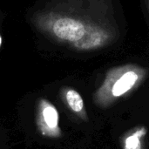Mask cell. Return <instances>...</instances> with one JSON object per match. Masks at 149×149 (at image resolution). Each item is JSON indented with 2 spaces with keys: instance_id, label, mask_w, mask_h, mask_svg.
Wrapping results in <instances>:
<instances>
[{
  "instance_id": "3",
  "label": "cell",
  "mask_w": 149,
  "mask_h": 149,
  "mask_svg": "<svg viewBox=\"0 0 149 149\" xmlns=\"http://www.w3.org/2000/svg\"><path fill=\"white\" fill-rule=\"evenodd\" d=\"M59 121L58 108L49 100L39 98L35 109V125L38 134L42 137L51 140L62 138L63 131Z\"/></svg>"
},
{
  "instance_id": "4",
  "label": "cell",
  "mask_w": 149,
  "mask_h": 149,
  "mask_svg": "<svg viewBox=\"0 0 149 149\" xmlns=\"http://www.w3.org/2000/svg\"><path fill=\"white\" fill-rule=\"evenodd\" d=\"M59 96L62 102L74 116L84 122L89 120L84 100L77 90L71 86H63L59 91Z\"/></svg>"
},
{
  "instance_id": "1",
  "label": "cell",
  "mask_w": 149,
  "mask_h": 149,
  "mask_svg": "<svg viewBox=\"0 0 149 149\" xmlns=\"http://www.w3.org/2000/svg\"><path fill=\"white\" fill-rule=\"evenodd\" d=\"M31 23L52 42L77 52L101 49L119 35L108 0H51Z\"/></svg>"
},
{
  "instance_id": "5",
  "label": "cell",
  "mask_w": 149,
  "mask_h": 149,
  "mask_svg": "<svg viewBox=\"0 0 149 149\" xmlns=\"http://www.w3.org/2000/svg\"><path fill=\"white\" fill-rule=\"evenodd\" d=\"M148 132V127L142 125L127 130L120 138L121 149H146Z\"/></svg>"
},
{
  "instance_id": "2",
  "label": "cell",
  "mask_w": 149,
  "mask_h": 149,
  "mask_svg": "<svg viewBox=\"0 0 149 149\" xmlns=\"http://www.w3.org/2000/svg\"><path fill=\"white\" fill-rule=\"evenodd\" d=\"M147 75L148 72L145 68L133 64L109 69L103 82L93 93V103L101 109H107L136 90L143 83Z\"/></svg>"
},
{
  "instance_id": "6",
  "label": "cell",
  "mask_w": 149,
  "mask_h": 149,
  "mask_svg": "<svg viewBox=\"0 0 149 149\" xmlns=\"http://www.w3.org/2000/svg\"><path fill=\"white\" fill-rule=\"evenodd\" d=\"M147 1V4H148V10H149V0H146Z\"/></svg>"
}]
</instances>
